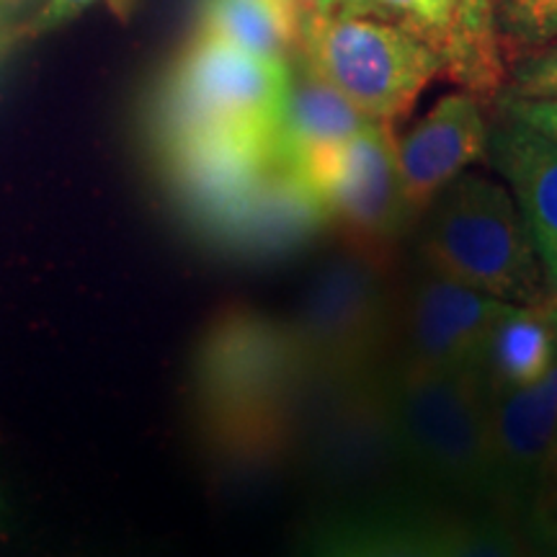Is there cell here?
<instances>
[{
    "instance_id": "6da1fadb",
    "label": "cell",
    "mask_w": 557,
    "mask_h": 557,
    "mask_svg": "<svg viewBox=\"0 0 557 557\" xmlns=\"http://www.w3.org/2000/svg\"><path fill=\"white\" fill-rule=\"evenodd\" d=\"M308 372L284 323L230 312L207 333L194 400L214 451L243 465L271 462L297 444Z\"/></svg>"
},
{
    "instance_id": "7a4b0ae2",
    "label": "cell",
    "mask_w": 557,
    "mask_h": 557,
    "mask_svg": "<svg viewBox=\"0 0 557 557\" xmlns=\"http://www.w3.org/2000/svg\"><path fill=\"white\" fill-rule=\"evenodd\" d=\"M426 269L504 302H547L549 289L521 212L496 181L459 173L423 209Z\"/></svg>"
},
{
    "instance_id": "3957f363",
    "label": "cell",
    "mask_w": 557,
    "mask_h": 557,
    "mask_svg": "<svg viewBox=\"0 0 557 557\" xmlns=\"http://www.w3.org/2000/svg\"><path fill=\"white\" fill-rule=\"evenodd\" d=\"M297 52L367 120L393 127L431 81L447 75L442 52L423 34L369 16L312 21L299 32Z\"/></svg>"
},
{
    "instance_id": "277c9868",
    "label": "cell",
    "mask_w": 557,
    "mask_h": 557,
    "mask_svg": "<svg viewBox=\"0 0 557 557\" xmlns=\"http://www.w3.org/2000/svg\"><path fill=\"white\" fill-rule=\"evenodd\" d=\"M289 86V60H269L194 34L156 101V137L233 132L276 139Z\"/></svg>"
},
{
    "instance_id": "5b68a950",
    "label": "cell",
    "mask_w": 557,
    "mask_h": 557,
    "mask_svg": "<svg viewBox=\"0 0 557 557\" xmlns=\"http://www.w3.org/2000/svg\"><path fill=\"white\" fill-rule=\"evenodd\" d=\"M389 387L403 465L436 485L485 493L491 389L480 367L398 369Z\"/></svg>"
},
{
    "instance_id": "8992f818",
    "label": "cell",
    "mask_w": 557,
    "mask_h": 557,
    "mask_svg": "<svg viewBox=\"0 0 557 557\" xmlns=\"http://www.w3.org/2000/svg\"><path fill=\"white\" fill-rule=\"evenodd\" d=\"M387 263L348 250L312 278L287 325L308 377L377 369L393 333Z\"/></svg>"
},
{
    "instance_id": "52a82bcc",
    "label": "cell",
    "mask_w": 557,
    "mask_h": 557,
    "mask_svg": "<svg viewBox=\"0 0 557 557\" xmlns=\"http://www.w3.org/2000/svg\"><path fill=\"white\" fill-rule=\"evenodd\" d=\"M299 173L351 248L387 263L416 220L403 194L393 124L369 122L336 148L312 152Z\"/></svg>"
},
{
    "instance_id": "ba28073f",
    "label": "cell",
    "mask_w": 557,
    "mask_h": 557,
    "mask_svg": "<svg viewBox=\"0 0 557 557\" xmlns=\"http://www.w3.org/2000/svg\"><path fill=\"white\" fill-rule=\"evenodd\" d=\"M320 478L361 483L403 465L393 387L377 369L308 377L297 444Z\"/></svg>"
},
{
    "instance_id": "9c48e42d",
    "label": "cell",
    "mask_w": 557,
    "mask_h": 557,
    "mask_svg": "<svg viewBox=\"0 0 557 557\" xmlns=\"http://www.w3.org/2000/svg\"><path fill=\"white\" fill-rule=\"evenodd\" d=\"M506 308L504 299L426 269L408 295L400 369L480 367L487 333Z\"/></svg>"
},
{
    "instance_id": "30bf717a",
    "label": "cell",
    "mask_w": 557,
    "mask_h": 557,
    "mask_svg": "<svg viewBox=\"0 0 557 557\" xmlns=\"http://www.w3.org/2000/svg\"><path fill=\"white\" fill-rule=\"evenodd\" d=\"M557 431V359L527 387L491 395V468L485 496L524 511Z\"/></svg>"
},
{
    "instance_id": "8fae6325",
    "label": "cell",
    "mask_w": 557,
    "mask_h": 557,
    "mask_svg": "<svg viewBox=\"0 0 557 557\" xmlns=\"http://www.w3.org/2000/svg\"><path fill=\"white\" fill-rule=\"evenodd\" d=\"M487 132L483 101L470 90H457L398 137L400 184L416 218L449 181L487 156Z\"/></svg>"
},
{
    "instance_id": "7c38bea8",
    "label": "cell",
    "mask_w": 557,
    "mask_h": 557,
    "mask_svg": "<svg viewBox=\"0 0 557 557\" xmlns=\"http://www.w3.org/2000/svg\"><path fill=\"white\" fill-rule=\"evenodd\" d=\"M487 158L511 186L549 295L557 297V139L504 114L487 132Z\"/></svg>"
},
{
    "instance_id": "4fadbf2b",
    "label": "cell",
    "mask_w": 557,
    "mask_h": 557,
    "mask_svg": "<svg viewBox=\"0 0 557 557\" xmlns=\"http://www.w3.org/2000/svg\"><path fill=\"white\" fill-rule=\"evenodd\" d=\"M367 120L336 88L329 86L297 50L289 58V86L276 135V156L289 169L302 171L312 152L336 148L361 132Z\"/></svg>"
},
{
    "instance_id": "5bb4252c",
    "label": "cell",
    "mask_w": 557,
    "mask_h": 557,
    "mask_svg": "<svg viewBox=\"0 0 557 557\" xmlns=\"http://www.w3.org/2000/svg\"><path fill=\"white\" fill-rule=\"evenodd\" d=\"M557 359V297L540 305L508 302L480 354L491 395L527 387L542 380Z\"/></svg>"
},
{
    "instance_id": "9a60e30c",
    "label": "cell",
    "mask_w": 557,
    "mask_h": 557,
    "mask_svg": "<svg viewBox=\"0 0 557 557\" xmlns=\"http://www.w3.org/2000/svg\"><path fill=\"white\" fill-rule=\"evenodd\" d=\"M480 101H496L506 60L496 37V0H457L447 50V75Z\"/></svg>"
},
{
    "instance_id": "2e32d148",
    "label": "cell",
    "mask_w": 557,
    "mask_h": 557,
    "mask_svg": "<svg viewBox=\"0 0 557 557\" xmlns=\"http://www.w3.org/2000/svg\"><path fill=\"white\" fill-rule=\"evenodd\" d=\"M197 32L269 60H289L299 39L295 21L259 0H199Z\"/></svg>"
},
{
    "instance_id": "e0dca14e",
    "label": "cell",
    "mask_w": 557,
    "mask_h": 557,
    "mask_svg": "<svg viewBox=\"0 0 557 557\" xmlns=\"http://www.w3.org/2000/svg\"><path fill=\"white\" fill-rule=\"evenodd\" d=\"M320 557H436L434 521H377L336 532Z\"/></svg>"
},
{
    "instance_id": "ac0fdd59",
    "label": "cell",
    "mask_w": 557,
    "mask_h": 557,
    "mask_svg": "<svg viewBox=\"0 0 557 557\" xmlns=\"http://www.w3.org/2000/svg\"><path fill=\"white\" fill-rule=\"evenodd\" d=\"M436 557H521L511 521L500 513L434 521Z\"/></svg>"
},
{
    "instance_id": "d6986e66",
    "label": "cell",
    "mask_w": 557,
    "mask_h": 557,
    "mask_svg": "<svg viewBox=\"0 0 557 557\" xmlns=\"http://www.w3.org/2000/svg\"><path fill=\"white\" fill-rule=\"evenodd\" d=\"M496 37L504 60L555 41L557 0H496Z\"/></svg>"
},
{
    "instance_id": "ffe728a7",
    "label": "cell",
    "mask_w": 557,
    "mask_h": 557,
    "mask_svg": "<svg viewBox=\"0 0 557 557\" xmlns=\"http://www.w3.org/2000/svg\"><path fill=\"white\" fill-rule=\"evenodd\" d=\"M500 94L519 99H553L557 101V39L540 50L513 58L506 70V83Z\"/></svg>"
},
{
    "instance_id": "44dd1931",
    "label": "cell",
    "mask_w": 557,
    "mask_h": 557,
    "mask_svg": "<svg viewBox=\"0 0 557 557\" xmlns=\"http://www.w3.org/2000/svg\"><path fill=\"white\" fill-rule=\"evenodd\" d=\"M527 532L545 557H557V491L537 493L524 508Z\"/></svg>"
},
{
    "instance_id": "7402d4cb",
    "label": "cell",
    "mask_w": 557,
    "mask_h": 557,
    "mask_svg": "<svg viewBox=\"0 0 557 557\" xmlns=\"http://www.w3.org/2000/svg\"><path fill=\"white\" fill-rule=\"evenodd\" d=\"M500 114L511 116L542 135L557 139V101L553 99H519V96L498 94Z\"/></svg>"
},
{
    "instance_id": "603a6c76",
    "label": "cell",
    "mask_w": 557,
    "mask_h": 557,
    "mask_svg": "<svg viewBox=\"0 0 557 557\" xmlns=\"http://www.w3.org/2000/svg\"><path fill=\"white\" fill-rule=\"evenodd\" d=\"M457 0H421V29L431 45L442 52L447 62V50L451 39V24H455Z\"/></svg>"
},
{
    "instance_id": "cb8c5ba5",
    "label": "cell",
    "mask_w": 557,
    "mask_h": 557,
    "mask_svg": "<svg viewBox=\"0 0 557 557\" xmlns=\"http://www.w3.org/2000/svg\"><path fill=\"white\" fill-rule=\"evenodd\" d=\"M372 18L408 26V29L423 34L421 0H372Z\"/></svg>"
},
{
    "instance_id": "d4e9b609",
    "label": "cell",
    "mask_w": 557,
    "mask_h": 557,
    "mask_svg": "<svg viewBox=\"0 0 557 557\" xmlns=\"http://www.w3.org/2000/svg\"><path fill=\"white\" fill-rule=\"evenodd\" d=\"M94 3L96 0H45L37 18H34V32L58 29V26L67 24L70 18H75L81 11H86Z\"/></svg>"
},
{
    "instance_id": "484cf974",
    "label": "cell",
    "mask_w": 557,
    "mask_h": 557,
    "mask_svg": "<svg viewBox=\"0 0 557 557\" xmlns=\"http://www.w3.org/2000/svg\"><path fill=\"white\" fill-rule=\"evenodd\" d=\"M292 5H295L299 32L312 24V21L325 18L333 13V0H292Z\"/></svg>"
},
{
    "instance_id": "4316f807",
    "label": "cell",
    "mask_w": 557,
    "mask_h": 557,
    "mask_svg": "<svg viewBox=\"0 0 557 557\" xmlns=\"http://www.w3.org/2000/svg\"><path fill=\"white\" fill-rule=\"evenodd\" d=\"M553 491H557V431L553 438V447H549V451H547L545 468H542L540 485H537V491H534V496H537V493H553Z\"/></svg>"
},
{
    "instance_id": "83f0119b",
    "label": "cell",
    "mask_w": 557,
    "mask_h": 557,
    "mask_svg": "<svg viewBox=\"0 0 557 557\" xmlns=\"http://www.w3.org/2000/svg\"><path fill=\"white\" fill-rule=\"evenodd\" d=\"M336 16H359L372 18V0H333Z\"/></svg>"
},
{
    "instance_id": "f1b7e54d",
    "label": "cell",
    "mask_w": 557,
    "mask_h": 557,
    "mask_svg": "<svg viewBox=\"0 0 557 557\" xmlns=\"http://www.w3.org/2000/svg\"><path fill=\"white\" fill-rule=\"evenodd\" d=\"M11 29H13L11 0H0V52H3V47L9 45Z\"/></svg>"
},
{
    "instance_id": "f546056e",
    "label": "cell",
    "mask_w": 557,
    "mask_h": 557,
    "mask_svg": "<svg viewBox=\"0 0 557 557\" xmlns=\"http://www.w3.org/2000/svg\"><path fill=\"white\" fill-rule=\"evenodd\" d=\"M259 3H267L271 9H276L278 13H284V16L292 18L297 24V13H295V5H292V0H259ZM299 32V26H297Z\"/></svg>"
}]
</instances>
